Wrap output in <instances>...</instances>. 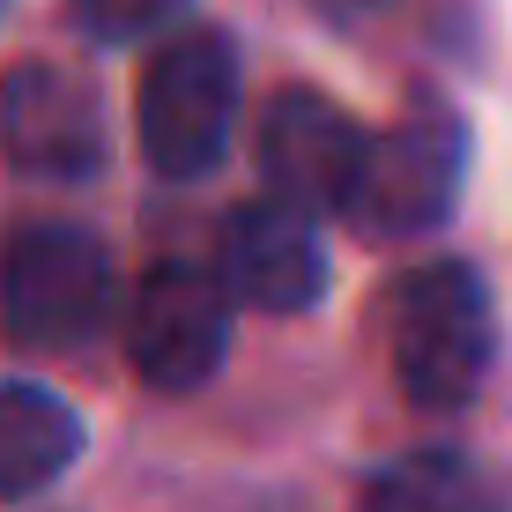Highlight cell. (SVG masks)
Returning <instances> with one entry per match:
<instances>
[{
  "label": "cell",
  "mask_w": 512,
  "mask_h": 512,
  "mask_svg": "<svg viewBox=\"0 0 512 512\" xmlns=\"http://www.w3.org/2000/svg\"><path fill=\"white\" fill-rule=\"evenodd\" d=\"M112 245L82 223H23L0 245V334L30 357H67L112 312Z\"/></svg>",
  "instance_id": "6da1fadb"
},
{
  "label": "cell",
  "mask_w": 512,
  "mask_h": 512,
  "mask_svg": "<svg viewBox=\"0 0 512 512\" xmlns=\"http://www.w3.org/2000/svg\"><path fill=\"white\" fill-rule=\"evenodd\" d=\"M490 357H498V312L483 275L461 260L409 268L394 290V379L423 409H461L475 401Z\"/></svg>",
  "instance_id": "7a4b0ae2"
},
{
  "label": "cell",
  "mask_w": 512,
  "mask_h": 512,
  "mask_svg": "<svg viewBox=\"0 0 512 512\" xmlns=\"http://www.w3.org/2000/svg\"><path fill=\"white\" fill-rule=\"evenodd\" d=\"M238 127V52L216 30H186V38L156 45L134 90V134L149 171L164 179H208L231 149Z\"/></svg>",
  "instance_id": "3957f363"
},
{
  "label": "cell",
  "mask_w": 512,
  "mask_h": 512,
  "mask_svg": "<svg viewBox=\"0 0 512 512\" xmlns=\"http://www.w3.org/2000/svg\"><path fill=\"white\" fill-rule=\"evenodd\" d=\"M461 171H468V134L446 112H416L386 134H364L357 179L342 193V216L357 238L394 245V238H423L453 216L461 201Z\"/></svg>",
  "instance_id": "277c9868"
},
{
  "label": "cell",
  "mask_w": 512,
  "mask_h": 512,
  "mask_svg": "<svg viewBox=\"0 0 512 512\" xmlns=\"http://www.w3.org/2000/svg\"><path fill=\"white\" fill-rule=\"evenodd\" d=\"M231 357V290L216 268L193 260H156L127 305V364L156 394H193Z\"/></svg>",
  "instance_id": "5b68a950"
},
{
  "label": "cell",
  "mask_w": 512,
  "mask_h": 512,
  "mask_svg": "<svg viewBox=\"0 0 512 512\" xmlns=\"http://www.w3.org/2000/svg\"><path fill=\"white\" fill-rule=\"evenodd\" d=\"M0 164L45 186H82L104 171V112L82 75L52 60H15L0 75Z\"/></svg>",
  "instance_id": "8992f818"
},
{
  "label": "cell",
  "mask_w": 512,
  "mask_h": 512,
  "mask_svg": "<svg viewBox=\"0 0 512 512\" xmlns=\"http://www.w3.org/2000/svg\"><path fill=\"white\" fill-rule=\"evenodd\" d=\"M216 282L231 290V305H253V312H305L327 297V245L312 231L305 208L275 201H245L223 216V238H216Z\"/></svg>",
  "instance_id": "52a82bcc"
},
{
  "label": "cell",
  "mask_w": 512,
  "mask_h": 512,
  "mask_svg": "<svg viewBox=\"0 0 512 512\" xmlns=\"http://www.w3.org/2000/svg\"><path fill=\"white\" fill-rule=\"evenodd\" d=\"M357 156H364V127L320 90H282L260 112L253 164L275 201L305 208V216L312 208H342L349 179H357Z\"/></svg>",
  "instance_id": "ba28073f"
},
{
  "label": "cell",
  "mask_w": 512,
  "mask_h": 512,
  "mask_svg": "<svg viewBox=\"0 0 512 512\" xmlns=\"http://www.w3.org/2000/svg\"><path fill=\"white\" fill-rule=\"evenodd\" d=\"M82 461V416L38 379H0V505L52 490Z\"/></svg>",
  "instance_id": "9c48e42d"
},
{
  "label": "cell",
  "mask_w": 512,
  "mask_h": 512,
  "mask_svg": "<svg viewBox=\"0 0 512 512\" xmlns=\"http://www.w3.org/2000/svg\"><path fill=\"white\" fill-rule=\"evenodd\" d=\"M364 512H505V498L468 453L423 446V453L386 461L364 483Z\"/></svg>",
  "instance_id": "30bf717a"
},
{
  "label": "cell",
  "mask_w": 512,
  "mask_h": 512,
  "mask_svg": "<svg viewBox=\"0 0 512 512\" xmlns=\"http://www.w3.org/2000/svg\"><path fill=\"white\" fill-rule=\"evenodd\" d=\"M67 15L97 45H134L149 30H164L171 15H186V0H67Z\"/></svg>",
  "instance_id": "8fae6325"
},
{
  "label": "cell",
  "mask_w": 512,
  "mask_h": 512,
  "mask_svg": "<svg viewBox=\"0 0 512 512\" xmlns=\"http://www.w3.org/2000/svg\"><path fill=\"white\" fill-rule=\"evenodd\" d=\"M312 8H320L327 23H357V15H372L379 0H312Z\"/></svg>",
  "instance_id": "7c38bea8"
},
{
  "label": "cell",
  "mask_w": 512,
  "mask_h": 512,
  "mask_svg": "<svg viewBox=\"0 0 512 512\" xmlns=\"http://www.w3.org/2000/svg\"><path fill=\"white\" fill-rule=\"evenodd\" d=\"M0 8H8V0H0Z\"/></svg>",
  "instance_id": "4fadbf2b"
}]
</instances>
